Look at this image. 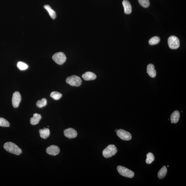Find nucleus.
<instances>
[{
    "instance_id": "obj_18",
    "label": "nucleus",
    "mask_w": 186,
    "mask_h": 186,
    "mask_svg": "<svg viewBox=\"0 0 186 186\" xmlns=\"http://www.w3.org/2000/svg\"><path fill=\"white\" fill-rule=\"evenodd\" d=\"M44 8L48 11L50 16L52 19H55L56 17V12L51 8L50 5H45L44 6Z\"/></svg>"
},
{
    "instance_id": "obj_7",
    "label": "nucleus",
    "mask_w": 186,
    "mask_h": 186,
    "mask_svg": "<svg viewBox=\"0 0 186 186\" xmlns=\"http://www.w3.org/2000/svg\"><path fill=\"white\" fill-rule=\"evenodd\" d=\"M117 134L119 138L124 141H129L132 139V136L130 132L123 129L118 130Z\"/></svg>"
},
{
    "instance_id": "obj_25",
    "label": "nucleus",
    "mask_w": 186,
    "mask_h": 186,
    "mask_svg": "<svg viewBox=\"0 0 186 186\" xmlns=\"http://www.w3.org/2000/svg\"><path fill=\"white\" fill-rule=\"evenodd\" d=\"M18 68L21 70H25L28 68L26 64L22 62H19L17 64Z\"/></svg>"
},
{
    "instance_id": "obj_15",
    "label": "nucleus",
    "mask_w": 186,
    "mask_h": 186,
    "mask_svg": "<svg viewBox=\"0 0 186 186\" xmlns=\"http://www.w3.org/2000/svg\"><path fill=\"white\" fill-rule=\"evenodd\" d=\"M41 115L38 114H35L33 115V117L30 119V123L32 125H35L39 123L41 119Z\"/></svg>"
},
{
    "instance_id": "obj_19",
    "label": "nucleus",
    "mask_w": 186,
    "mask_h": 186,
    "mask_svg": "<svg viewBox=\"0 0 186 186\" xmlns=\"http://www.w3.org/2000/svg\"><path fill=\"white\" fill-rule=\"evenodd\" d=\"M160 41V38L158 36H154L151 38L149 41V44L154 45L158 44Z\"/></svg>"
},
{
    "instance_id": "obj_4",
    "label": "nucleus",
    "mask_w": 186,
    "mask_h": 186,
    "mask_svg": "<svg viewBox=\"0 0 186 186\" xmlns=\"http://www.w3.org/2000/svg\"><path fill=\"white\" fill-rule=\"evenodd\" d=\"M66 82L72 86L78 87L81 86L82 81L80 78L78 76L73 75L67 78Z\"/></svg>"
},
{
    "instance_id": "obj_22",
    "label": "nucleus",
    "mask_w": 186,
    "mask_h": 186,
    "mask_svg": "<svg viewBox=\"0 0 186 186\" xmlns=\"http://www.w3.org/2000/svg\"><path fill=\"white\" fill-rule=\"evenodd\" d=\"M147 159L146 160V163L150 164L155 160L154 155L151 152H149L147 155Z\"/></svg>"
},
{
    "instance_id": "obj_6",
    "label": "nucleus",
    "mask_w": 186,
    "mask_h": 186,
    "mask_svg": "<svg viewBox=\"0 0 186 186\" xmlns=\"http://www.w3.org/2000/svg\"><path fill=\"white\" fill-rule=\"evenodd\" d=\"M168 44L169 47L171 49H177L180 47L179 40L175 36H171L168 39Z\"/></svg>"
},
{
    "instance_id": "obj_9",
    "label": "nucleus",
    "mask_w": 186,
    "mask_h": 186,
    "mask_svg": "<svg viewBox=\"0 0 186 186\" xmlns=\"http://www.w3.org/2000/svg\"><path fill=\"white\" fill-rule=\"evenodd\" d=\"M65 136L70 139L75 138L77 136V132L74 129L69 128L64 130Z\"/></svg>"
},
{
    "instance_id": "obj_1",
    "label": "nucleus",
    "mask_w": 186,
    "mask_h": 186,
    "mask_svg": "<svg viewBox=\"0 0 186 186\" xmlns=\"http://www.w3.org/2000/svg\"><path fill=\"white\" fill-rule=\"evenodd\" d=\"M4 148L9 153L19 155L22 153V151L21 149L13 142L6 143L4 145Z\"/></svg>"
},
{
    "instance_id": "obj_5",
    "label": "nucleus",
    "mask_w": 186,
    "mask_h": 186,
    "mask_svg": "<svg viewBox=\"0 0 186 186\" xmlns=\"http://www.w3.org/2000/svg\"><path fill=\"white\" fill-rule=\"evenodd\" d=\"M52 58L54 62L59 65H63L67 59L65 54L63 52L55 54Z\"/></svg>"
},
{
    "instance_id": "obj_13",
    "label": "nucleus",
    "mask_w": 186,
    "mask_h": 186,
    "mask_svg": "<svg viewBox=\"0 0 186 186\" xmlns=\"http://www.w3.org/2000/svg\"><path fill=\"white\" fill-rule=\"evenodd\" d=\"M147 73H148L149 75L151 78H154L155 77L157 73L154 65L152 64H150L148 65Z\"/></svg>"
},
{
    "instance_id": "obj_2",
    "label": "nucleus",
    "mask_w": 186,
    "mask_h": 186,
    "mask_svg": "<svg viewBox=\"0 0 186 186\" xmlns=\"http://www.w3.org/2000/svg\"><path fill=\"white\" fill-rule=\"evenodd\" d=\"M117 152V149L114 145H110L106 147L102 152L103 156L106 158H110L115 155Z\"/></svg>"
},
{
    "instance_id": "obj_12",
    "label": "nucleus",
    "mask_w": 186,
    "mask_h": 186,
    "mask_svg": "<svg viewBox=\"0 0 186 186\" xmlns=\"http://www.w3.org/2000/svg\"><path fill=\"white\" fill-rule=\"evenodd\" d=\"M123 5L124 13L127 14H130L132 13V8L130 2L127 0H124L123 2Z\"/></svg>"
},
{
    "instance_id": "obj_20",
    "label": "nucleus",
    "mask_w": 186,
    "mask_h": 186,
    "mask_svg": "<svg viewBox=\"0 0 186 186\" xmlns=\"http://www.w3.org/2000/svg\"><path fill=\"white\" fill-rule=\"evenodd\" d=\"M47 105V100L45 98H42L41 100H38L36 103V106L39 108H42L46 106Z\"/></svg>"
},
{
    "instance_id": "obj_23",
    "label": "nucleus",
    "mask_w": 186,
    "mask_h": 186,
    "mask_svg": "<svg viewBox=\"0 0 186 186\" xmlns=\"http://www.w3.org/2000/svg\"><path fill=\"white\" fill-rule=\"evenodd\" d=\"M138 2L140 5L144 8H148L150 5L149 0H138Z\"/></svg>"
},
{
    "instance_id": "obj_24",
    "label": "nucleus",
    "mask_w": 186,
    "mask_h": 186,
    "mask_svg": "<svg viewBox=\"0 0 186 186\" xmlns=\"http://www.w3.org/2000/svg\"><path fill=\"white\" fill-rule=\"evenodd\" d=\"M10 123L4 118H0V126L2 127H10Z\"/></svg>"
},
{
    "instance_id": "obj_14",
    "label": "nucleus",
    "mask_w": 186,
    "mask_h": 186,
    "mask_svg": "<svg viewBox=\"0 0 186 186\" xmlns=\"http://www.w3.org/2000/svg\"><path fill=\"white\" fill-rule=\"evenodd\" d=\"M180 113L178 110L173 112L170 116L171 120V123H176L179 120Z\"/></svg>"
},
{
    "instance_id": "obj_16",
    "label": "nucleus",
    "mask_w": 186,
    "mask_h": 186,
    "mask_svg": "<svg viewBox=\"0 0 186 186\" xmlns=\"http://www.w3.org/2000/svg\"><path fill=\"white\" fill-rule=\"evenodd\" d=\"M39 132L41 137L43 139H47L50 135V129L45 128L43 129L39 130Z\"/></svg>"
},
{
    "instance_id": "obj_21",
    "label": "nucleus",
    "mask_w": 186,
    "mask_h": 186,
    "mask_svg": "<svg viewBox=\"0 0 186 186\" xmlns=\"http://www.w3.org/2000/svg\"><path fill=\"white\" fill-rule=\"evenodd\" d=\"M50 96L54 99L57 100L62 97V94L57 91H53L50 93Z\"/></svg>"
},
{
    "instance_id": "obj_8",
    "label": "nucleus",
    "mask_w": 186,
    "mask_h": 186,
    "mask_svg": "<svg viewBox=\"0 0 186 186\" xmlns=\"http://www.w3.org/2000/svg\"><path fill=\"white\" fill-rule=\"evenodd\" d=\"M22 97L20 93L18 91L15 92L12 97V102L14 107L17 108L19 106Z\"/></svg>"
},
{
    "instance_id": "obj_17",
    "label": "nucleus",
    "mask_w": 186,
    "mask_h": 186,
    "mask_svg": "<svg viewBox=\"0 0 186 186\" xmlns=\"http://www.w3.org/2000/svg\"><path fill=\"white\" fill-rule=\"evenodd\" d=\"M167 173V169L166 166H164L158 171V177L160 179H162L165 177Z\"/></svg>"
},
{
    "instance_id": "obj_10",
    "label": "nucleus",
    "mask_w": 186,
    "mask_h": 186,
    "mask_svg": "<svg viewBox=\"0 0 186 186\" xmlns=\"http://www.w3.org/2000/svg\"><path fill=\"white\" fill-rule=\"evenodd\" d=\"M46 151L47 153L48 154L56 156L59 153L60 150L58 146L52 145L47 148Z\"/></svg>"
},
{
    "instance_id": "obj_3",
    "label": "nucleus",
    "mask_w": 186,
    "mask_h": 186,
    "mask_svg": "<svg viewBox=\"0 0 186 186\" xmlns=\"http://www.w3.org/2000/svg\"><path fill=\"white\" fill-rule=\"evenodd\" d=\"M117 169L120 175L126 177L132 178L135 175V173L132 171L124 167L119 166Z\"/></svg>"
},
{
    "instance_id": "obj_11",
    "label": "nucleus",
    "mask_w": 186,
    "mask_h": 186,
    "mask_svg": "<svg viewBox=\"0 0 186 186\" xmlns=\"http://www.w3.org/2000/svg\"><path fill=\"white\" fill-rule=\"evenodd\" d=\"M85 80L89 81L95 80L97 78L96 75L91 72H87L82 76Z\"/></svg>"
}]
</instances>
